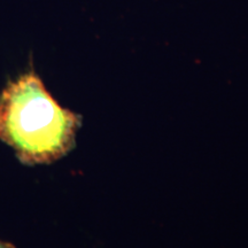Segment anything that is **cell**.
<instances>
[{"label":"cell","instance_id":"obj_1","mask_svg":"<svg viewBox=\"0 0 248 248\" xmlns=\"http://www.w3.org/2000/svg\"><path fill=\"white\" fill-rule=\"evenodd\" d=\"M80 117L61 107L35 73H27L0 94V140L26 164L54 162L75 146Z\"/></svg>","mask_w":248,"mask_h":248},{"label":"cell","instance_id":"obj_2","mask_svg":"<svg viewBox=\"0 0 248 248\" xmlns=\"http://www.w3.org/2000/svg\"><path fill=\"white\" fill-rule=\"evenodd\" d=\"M0 248H16L13 244L7 243V241L0 240Z\"/></svg>","mask_w":248,"mask_h":248}]
</instances>
